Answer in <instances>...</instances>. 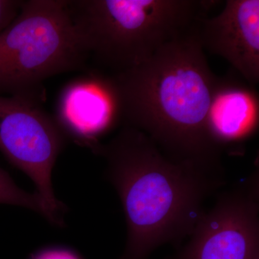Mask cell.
<instances>
[{
    "label": "cell",
    "mask_w": 259,
    "mask_h": 259,
    "mask_svg": "<svg viewBox=\"0 0 259 259\" xmlns=\"http://www.w3.org/2000/svg\"><path fill=\"white\" fill-rule=\"evenodd\" d=\"M197 25L143 64L111 77L123 126L144 133L173 161L224 171L223 150L207 123L218 77L204 55Z\"/></svg>",
    "instance_id": "6da1fadb"
},
{
    "label": "cell",
    "mask_w": 259,
    "mask_h": 259,
    "mask_svg": "<svg viewBox=\"0 0 259 259\" xmlns=\"http://www.w3.org/2000/svg\"><path fill=\"white\" fill-rule=\"evenodd\" d=\"M93 152L106 161L125 213L127 238L120 259H148L160 245L190 236L206 212V199L226 184L224 172L173 161L127 126Z\"/></svg>",
    "instance_id": "7a4b0ae2"
},
{
    "label": "cell",
    "mask_w": 259,
    "mask_h": 259,
    "mask_svg": "<svg viewBox=\"0 0 259 259\" xmlns=\"http://www.w3.org/2000/svg\"><path fill=\"white\" fill-rule=\"evenodd\" d=\"M218 1L74 0L70 15L88 58L114 74L148 60L190 31Z\"/></svg>",
    "instance_id": "3957f363"
},
{
    "label": "cell",
    "mask_w": 259,
    "mask_h": 259,
    "mask_svg": "<svg viewBox=\"0 0 259 259\" xmlns=\"http://www.w3.org/2000/svg\"><path fill=\"white\" fill-rule=\"evenodd\" d=\"M88 59L68 1H22L0 33V93L40 104L46 80L79 69Z\"/></svg>",
    "instance_id": "277c9868"
},
{
    "label": "cell",
    "mask_w": 259,
    "mask_h": 259,
    "mask_svg": "<svg viewBox=\"0 0 259 259\" xmlns=\"http://www.w3.org/2000/svg\"><path fill=\"white\" fill-rule=\"evenodd\" d=\"M68 138L40 104L0 95V151L35 184L59 226L66 206L56 199L53 168Z\"/></svg>",
    "instance_id": "5b68a950"
},
{
    "label": "cell",
    "mask_w": 259,
    "mask_h": 259,
    "mask_svg": "<svg viewBox=\"0 0 259 259\" xmlns=\"http://www.w3.org/2000/svg\"><path fill=\"white\" fill-rule=\"evenodd\" d=\"M190 237L177 259L258 258V171L220 194Z\"/></svg>",
    "instance_id": "8992f818"
},
{
    "label": "cell",
    "mask_w": 259,
    "mask_h": 259,
    "mask_svg": "<svg viewBox=\"0 0 259 259\" xmlns=\"http://www.w3.org/2000/svg\"><path fill=\"white\" fill-rule=\"evenodd\" d=\"M54 119L68 139L93 151L103 136L122 123L111 76L90 73L66 83Z\"/></svg>",
    "instance_id": "52a82bcc"
},
{
    "label": "cell",
    "mask_w": 259,
    "mask_h": 259,
    "mask_svg": "<svg viewBox=\"0 0 259 259\" xmlns=\"http://www.w3.org/2000/svg\"><path fill=\"white\" fill-rule=\"evenodd\" d=\"M202 49L231 64L251 86L259 82V1L228 0L216 16L197 25Z\"/></svg>",
    "instance_id": "ba28073f"
},
{
    "label": "cell",
    "mask_w": 259,
    "mask_h": 259,
    "mask_svg": "<svg viewBox=\"0 0 259 259\" xmlns=\"http://www.w3.org/2000/svg\"><path fill=\"white\" fill-rule=\"evenodd\" d=\"M258 96L245 80L218 77L207 117L209 133L221 149L244 142L258 128Z\"/></svg>",
    "instance_id": "9c48e42d"
},
{
    "label": "cell",
    "mask_w": 259,
    "mask_h": 259,
    "mask_svg": "<svg viewBox=\"0 0 259 259\" xmlns=\"http://www.w3.org/2000/svg\"><path fill=\"white\" fill-rule=\"evenodd\" d=\"M0 204L21 206L40 213L49 222L58 226L54 214L38 194H30L15 185L14 181L0 166Z\"/></svg>",
    "instance_id": "30bf717a"
},
{
    "label": "cell",
    "mask_w": 259,
    "mask_h": 259,
    "mask_svg": "<svg viewBox=\"0 0 259 259\" xmlns=\"http://www.w3.org/2000/svg\"><path fill=\"white\" fill-rule=\"evenodd\" d=\"M22 1L0 0V33L18 16Z\"/></svg>",
    "instance_id": "8fae6325"
},
{
    "label": "cell",
    "mask_w": 259,
    "mask_h": 259,
    "mask_svg": "<svg viewBox=\"0 0 259 259\" xmlns=\"http://www.w3.org/2000/svg\"><path fill=\"white\" fill-rule=\"evenodd\" d=\"M30 259H81L72 250L61 247L46 248L32 255Z\"/></svg>",
    "instance_id": "7c38bea8"
},
{
    "label": "cell",
    "mask_w": 259,
    "mask_h": 259,
    "mask_svg": "<svg viewBox=\"0 0 259 259\" xmlns=\"http://www.w3.org/2000/svg\"><path fill=\"white\" fill-rule=\"evenodd\" d=\"M255 259H259V257H258V258H255Z\"/></svg>",
    "instance_id": "4fadbf2b"
}]
</instances>
